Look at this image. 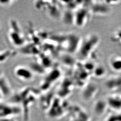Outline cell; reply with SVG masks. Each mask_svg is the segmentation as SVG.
<instances>
[{
  "label": "cell",
  "instance_id": "cell-1",
  "mask_svg": "<svg viewBox=\"0 0 121 121\" xmlns=\"http://www.w3.org/2000/svg\"><path fill=\"white\" fill-rule=\"evenodd\" d=\"M99 38L95 34H90L81 40L78 52L82 59H87L94 52L99 43Z\"/></svg>",
  "mask_w": 121,
  "mask_h": 121
},
{
  "label": "cell",
  "instance_id": "cell-2",
  "mask_svg": "<svg viewBox=\"0 0 121 121\" xmlns=\"http://www.w3.org/2000/svg\"><path fill=\"white\" fill-rule=\"evenodd\" d=\"M98 91V86L95 82H86L82 86L81 94L82 98L85 101H90L95 97Z\"/></svg>",
  "mask_w": 121,
  "mask_h": 121
},
{
  "label": "cell",
  "instance_id": "cell-3",
  "mask_svg": "<svg viewBox=\"0 0 121 121\" xmlns=\"http://www.w3.org/2000/svg\"><path fill=\"white\" fill-rule=\"evenodd\" d=\"M104 86L108 91L113 92H121V74L108 77L105 81Z\"/></svg>",
  "mask_w": 121,
  "mask_h": 121
},
{
  "label": "cell",
  "instance_id": "cell-4",
  "mask_svg": "<svg viewBox=\"0 0 121 121\" xmlns=\"http://www.w3.org/2000/svg\"><path fill=\"white\" fill-rule=\"evenodd\" d=\"M90 10L85 8L80 9L74 13V24L78 27L85 26L91 15Z\"/></svg>",
  "mask_w": 121,
  "mask_h": 121
},
{
  "label": "cell",
  "instance_id": "cell-5",
  "mask_svg": "<svg viewBox=\"0 0 121 121\" xmlns=\"http://www.w3.org/2000/svg\"><path fill=\"white\" fill-rule=\"evenodd\" d=\"M14 74L18 79L23 81H30L34 78V73L31 69L24 66H17L14 69Z\"/></svg>",
  "mask_w": 121,
  "mask_h": 121
},
{
  "label": "cell",
  "instance_id": "cell-6",
  "mask_svg": "<svg viewBox=\"0 0 121 121\" xmlns=\"http://www.w3.org/2000/svg\"><path fill=\"white\" fill-rule=\"evenodd\" d=\"M108 64L109 68L112 71L117 73H121V55L114 54L108 57Z\"/></svg>",
  "mask_w": 121,
  "mask_h": 121
},
{
  "label": "cell",
  "instance_id": "cell-7",
  "mask_svg": "<svg viewBox=\"0 0 121 121\" xmlns=\"http://www.w3.org/2000/svg\"><path fill=\"white\" fill-rule=\"evenodd\" d=\"M18 112L17 108L15 109V108L12 107V106H9L5 104H0V120L9 119L10 117H12L13 116L17 114Z\"/></svg>",
  "mask_w": 121,
  "mask_h": 121
},
{
  "label": "cell",
  "instance_id": "cell-8",
  "mask_svg": "<svg viewBox=\"0 0 121 121\" xmlns=\"http://www.w3.org/2000/svg\"><path fill=\"white\" fill-rule=\"evenodd\" d=\"M73 115L70 121H90L89 117L86 112L78 106L73 107Z\"/></svg>",
  "mask_w": 121,
  "mask_h": 121
},
{
  "label": "cell",
  "instance_id": "cell-9",
  "mask_svg": "<svg viewBox=\"0 0 121 121\" xmlns=\"http://www.w3.org/2000/svg\"><path fill=\"white\" fill-rule=\"evenodd\" d=\"M97 2L93 4L94 5L90 9L91 13L99 15H104L108 14L109 11L108 5L106 4L104 1H102V3L101 1V3H99V1H97Z\"/></svg>",
  "mask_w": 121,
  "mask_h": 121
},
{
  "label": "cell",
  "instance_id": "cell-10",
  "mask_svg": "<svg viewBox=\"0 0 121 121\" xmlns=\"http://www.w3.org/2000/svg\"><path fill=\"white\" fill-rule=\"evenodd\" d=\"M108 107L106 100L99 99L96 101L93 105V111L97 115H102L106 111Z\"/></svg>",
  "mask_w": 121,
  "mask_h": 121
},
{
  "label": "cell",
  "instance_id": "cell-11",
  "mask_svg": "<svg viewBox=\"0 0 121 121\" xmlns=\"http://www.w3.org/2000/svg\"><path fill=\"white\" fill-rule=\"evenodd\" d=\"M106 100L108 107L117 111L121 110V95L117 94L110 95Z\"/></svg>",
  "mask_w": 121,
  "mask_h": 121
},
{
  "label": "cell",
  "instance_id": "cell-12",
  "mask_svg": "<svg viewBox=\"0 0 121 121\" xmlns=\"http://www.w3.org/2000/svg\"><path fill=\"white\" fill-rule=\"evenodd\" d=\"M110 39L113 43L121 46V28L117 29L112 32Z\"/></svg>",
  "mask_w": 121,
  "mask_h": 121
},
{
  "label": "cell",
  "instance_id": "cell-13",
  "mask_svg": "<svg viewBox=\"0 0 121 121\" xmlns=\"http://www.w3.org/2000/svg\"><path fill=\"white\" fill-rule=\"evenodd\" d=\"M106 73V70L104 67L101 65H98L95 66L92 74L95 78H102L105 75Z\"/></svg>",
  "mask_w": 121,
  "mask_h": 121
},
{
  "label": "cell",
  "instance_id": "cell-14",
  "mask_svg": "<svg viewBox=\"0 0 121 121\" xmlns=\"http://www.w3.org/2000/svg\"><path fill=\"white\" fill-rule=\"evenodd\" d=\"M14 1L13 0H0V6L4 7H9L13 4Z\"/></svg>",
  "mask_w": 121,
  "mask_h": 121
},
{
  "label": "cell",
  "instance_id": "cell-15",
  "mask_svg": "<svg viewBox=\"0 0 121 121\" xmlns=\"http://www.w3.org/2000/svg\"><path fill=\"white\" fill-rule=\"evenodd\" d=\"M107 121H121V114H113L109 117Z\"/></svg>",
  "mask_w": 121,
  "mask_h": 121
}]
</instances>
